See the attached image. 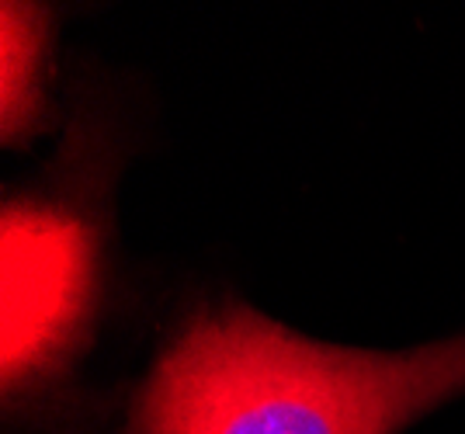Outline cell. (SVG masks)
<instances>
[{
    "mask_svg": "<svg viewBox=\"0 0 465 434\" xmlns=\"http://www.w3.org/2000/svg\"><path fill=\"white\" fill-rule=\"evenodd\" d=\"M462 390L465 337L379 355L219 310L160 358L136 434H392Z\"/></svg>",
    "mask_w": 465,
    "mask_h": 434,
    "instance_id": "cell-1",
    "label": "cell"
},
{
    "mask_svg": "<svg viewBox=\"0 0 465 434\" xmlns=\"http://www.w3.org/2000/svg\"><path fill=\"white\" fill-rule=\"evenodd\" d=\"M4 386L42 375L70 344L91 292V237L53 205L11 202L4 209Z\"/></svg>",
    "mask_w": 465,
    "mask_h": 434,
    "instance_id": "cell-2",
    "label": "cell"
},
{
    "mask_svg": "<svg viewBox=\"0 0 465 434\" xmlns=\"http://www.w3.org/2000/svg\"><path fill=\"white\" fill-rule=\"evenodd\" d=\"M0 115L4 139L25 136L42 115V60H45V18L39 7L4 4L0 15Z\"/></svg>",
    "mask_w": 465,
    "mask_h": 434,
    "instance_id": "cell-3",
    "label": "cell"
}]
</instances>
